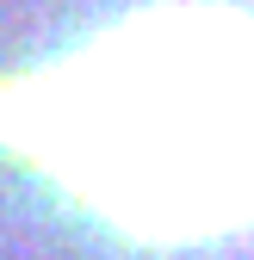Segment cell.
Segmentation results:
<instances>
[{"instance_id": "6da1fadb", "label": "cell", "mask_w": 254, "mask_h": 260, "mask_svg": "<svg viewBox=\"0 0 254 260\" xmlns=\"http://www.w3.org/2000/svg\"><path fill=\"white\" fill-rule=\"evenodd\" d=\"M38 149L118 217L224 223L254 211V38H124L56 75Z\"/></svg>"}]
</instances>
